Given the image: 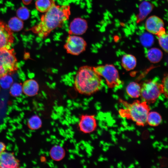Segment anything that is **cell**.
Wrapping results in <instances>:
<instances>
[{
	"mask_svg": "<svg viewBox=\"0 0 168 168\" xmlns=\"http://www.w3.org/2000/svg\"><path fill=\"white\" fill-rule=\"evenodd\" d=\"M51 0L50 7L42 16L40 21L31 29L33 32L41 38L47 36L51 31L63 25L70 15L68 5H57L54 0Z\"/></svg>",
	"mask_w": 168,
	"mask_h": 168,
	"instance_id": "6da1fadb",
	"label": "cell"
},
{
	"mask_svg": "<svg viewBox=\"0 0 168 168\" xmlns=\"http://www.w3.org/2000/svg\"><path fill=\"white\" fill-rule=\"evenodd\" d=\"M74 85L76 90L79 93L91 95L100 88L102 80L93 67L85 66L80 68L77 73Z\"/></svg>",
	"mask_w": 168,
	"mask_h": 168,
	"instance_id": "7a4b0ae2",
	"label": "cell"
},
{
	"mask_svg": "<svg viewBox=\"0 0 168 168\" xmlns=\"http://www.w3.org/2000/svg\"><path fill=\"white\" fill-rule=\"evenodd\" d=\"M119 101L125 108L119 110L121 117L130 118L139 126H143L147 123L150 109L146 102L136 100L130 104L121 99Z\"/></svg>",
	"mask_w": 168,
	"mask_h": 168,
	"instance_id": "3957f363",
	"label": "cell"
},
{
	"mask_svg": "<svg viewBox=\"0 0 168 168\" xmlns=\"http://www.w3.org/2000/svg\"><path fill=\"white\" fill-rule=\"evenodd\" d=\"M141 87L140 96L147 103H153L163 93L162 84L155 79L145 81Z\"/></svg>",
	"mask_w": 168,
	"mask_h": 168,
	"instance_id": "277c9868",
	"label": "cell"
},
{
	"mask_svg": "<svg viewBox=\"0 0 168 168\" xmlns=\"http://www.w3.org/2000/svg\"><path fill=\"white\" fill-rule=\"evenodd\" d=\"M17 68V60L14 49H0V78L11 74Z\"/></svg>",
	"mask_w": 168,
	"mask_h": 168,
	"instance_id": "5b68a950",
	"label": "cell"
},
{
	"mask_svg": "<svg viewBox=\"0 0 168 168\" xmlns=\"http://www.w3.org/2000/svg\"><path fill=\"white\" fill-rule=\"evenodd\" d=\"M93 69L99 75L105 78L109 88L117 87L122 84L118 72L113 65L106 64L93 67Z\"/></svg>",
	"mask_w": 168,
	"mask_h": 168,
	"instance_id": "8992f818",
	"label": "cell"
},
{
	"mask_svg": "<svg viewBox=\"0 0 168 168\" xmlns=\"http://www.w3.org/2000/svg\"><path fill=\"white\" fill-rule=\"evenodd\" d=\"M86 46V42L82 38L71 35L67 38L64 48L68 53L77 55L85 50Z\"/></svg>",
	"mask_w": 168,
	"mask_h": 168,
	"instance_id": "52a82bcc",
	"label": "cell"
},
{
	"mask_svg": "<svg viewBox=\"0 0 168 168\" xmlns=\"http://www.w3.org/2000/svg\"><path fill=\"white\" fill-rule=\"evenodd\" d=\"M14 39L12 33L8 26L0 20V49H10Z\"/></svg>",
	"mask_w": 168,
	"mask_h": 168,
	"instance_id": "ba28073f",
	"label": "cell"
},
{
	"mask_svg": "<svg viewBox=\"0 0 168 168\" xmlns=\"http://www.w3.org/2000/svg\"><path fill=\"white\" fill-rule=\"evenodd\" d=\"M78 123L79 130L85 133L92 132L97 126L96 119L94 115H82Z\"/></svg>",
	"mask_w": 168,
	"mask_h": 168,
	"instance_id": "9c48e42d",
	"label": "cell"
},
{
	"mask_svg": "<svg viewBox=\"0 0 168 168\" xmlns=\"http://www.w3.org/2000/svg\"><path fill=\"white\" fill-rule=\"evenodd\" d=\"M87 27L86 21L82 18L77 17L71 22L68 32L71 35H80L86 32Z\"/></svg>",
	"mask_w": 168,
	"mask_h": 168,
	"instance_id": "30bf717a",
	"label": "cell"
},
{
	"mask_svg": "<svg viewBox=\"0 0 168 168\" xmlns=\"http://www.w3.org/2000/svg\"><path fill=\"white\" fill-rule=\"evenodd\" d=\"M164 26L162 20L155 16L148 17L145 23L146 30L149 33L157 35L164 28Z\"/></svg>",
	"mask_w": 168,
	"mask_h": 168,
	"instance_id": "8fae6325",
	"label": "cell"
},
{
	"mask_svg": "<svg viewBox=\"0 0 168 168\" xmlns=\"http://www.w3.org/2000/svg\"><path fill=\"white\" fill-rule=\"evenodd\" d=\"M19 164L14 155L9 152H3L0 154V167L16 168Z\"/></svg>",
	"mask_w": 168,
	"mask_h": 168,
	"instance_id": "7c38bea8",
	"label": "cell"
},
{
	"mask_svg": "<svg viewBox=\"0 0 168 168\" xmlns=\"http://www.w3.org/2000/svg\"><path fill=\"white\" fill-rule=\"evenodd\" d=\"M22 91L26 95L32 96L36 95L39 89L37 82L33 79H29L25 81L22 86Z\"/></svg>",
	"mask_w": 168,
	"mask_h": 168,
	"instance_id": "4fadbf2b",
	"label": "cell"
},
{
	"mask_svg": "<svg viewBox=\"0 0 168 168\" xmlns=\"http://www.w3.org/2000/svg\"><path fill=\"white\" fill-rule=\"evenodd\" d=\"M136 64V58L134 56L131 54H126L123 56L121 64L127 71H129L134 69Z\"/></svg>",
	"mask_w": 168,
	"mask_h": 168,
	"instance_id": "5bb4252c",
	"label": "cell"
},
{
	"mask_svg": "<svg viewBox=\"0 0 168 168\" xmlns=\"http://www.w3.org/2000/svg\"><path fill=\"white\" fill-rule=\"evenodd\" d=\"M49 155L53 160L59 161L64 157L65 151L63 147L56 145L51 148Z\"/></svg>",
	"mask_w": 168,
	"mask_h": 168,
	"instance_id": "9a60e30c",
	"label": "cell"
},
{
	"mask_svg": "<svg viewBox=\"0 0 168 168\" xmlns=\"http://www.w3.org/2000/svg\"><path fill=\"white\" fill-rule=\"evenodd\" d=\"M141 85L135 82H131L127 86L126 91L128 95L132 98H136L140 96Z\"/></svg>",
	"mask_w": 168,
	"mask_h": 168,
	"instance_id": "2e32d148",
	"label": "cell"
},
{
	"mask_svg": "<svg viewBox=\"0 0 168 168\" xmlns=\"http://www.w3.org/2000/svg\"><path fill=\"white\" fill-rule=\"evenodd\" d=\"M153 8V6L147 1L142 2L139 7V13L138 18L139 21L144 19L151 12Z\"/></svg>",
	"mask_w": 168,
	"mask_h": 168,
	"instance_id": "e0dca14e",
	"label": "cell"
},
{
	"mask_svg": "<svg viewBox=\"0 0 168 168\" xmlns=\"http://www.w3.org/2000/svg\"><path fill=\"white\" fill-rule=\"evenodd\" d=\"M162 121L161 115L154 111L149 112L147 117V123L152 126H156L159 125Z\"/></svg>",
	"mask_w": 168,
	"mask_h": 168,
	"instance_id": "ac0fdd59",
	"label": "cell"
},
{
	"mask_svg": "<svg viewBox=\"0 0 168 168\" xmlns=\"http://www.w3.org/2000/svg\"><path fill=\"white\" fill-rule=\"evenodd\" d=\"M163 54L161 51L156 48H153L148 51L147 57L149 60L154 63L159 62L162 58Z\"/></svg>",
	"mask_w": 168,
	"mask_h": 168,
	"instance_id": "d6986e66",
	"label": "cell"
},
{
	"mask_svg": "<svg viewBox=\"0 0 168 168\" xmlns=\"http://www.w3.org/2000/svg\"><path fill=\"white\" fill-rule=\"evenodd\" d=\"M159 44L161 48L166 53L168 52V35L163 28L157 35Z\"/></svg>",
	"mask_w": 168,
	"mask_h": 168,
	"instance_id": "ffe728a7",
	"label": "cell"
},
{
	"mask_svg": "<svg viewBox=\"0 0 168 168\" xmlns=\"http://www.w3.org/2000/svg\"><path fill=\"white\" fill-rule=\"evenodd\" d=\"M8 27L11 30L15 31H19L23 27V22L19 18L14 17L9 21Z\"/></svg>",
	"mask_w": 168,
	"mask_h": 168,
	"instance_id": "44dd1931",
	"label": "cell"
},
{
	"mask_svg": "<svg viewBox=\"0 0 168 168\" xmlns=\"http://www.w3.org/2000/svg\"><path fill=\"white\" fill-rule=\"evenodd\" d=\"M51 0H37L35 2L36 9L41 12H45L52 5Z\"/></svg>",
	"mask_w": 168,
	"mask_h": 168,
	"instance_id": "7402d4cb",
	"label": "cell"
},
{
	"mask_svg": "<svg viewBox=\"0 0 168 168\" xmlns=\"http://www.w3.org/2000/svg\"><path fill=\"white\" fill-rule=\"evenodd\" d=\"M28 124L30 129L32 130H36L41 127L42 122L39 116L37 115H34L29 119Z\"/></svg>",
	"mask_w": 168,
	"mask_h": 168,
	"instance_id": "603a6c76",
	"label": "cell"
},
{
	"mask_svg": "<svg viewBox=\"0 0 168 168\" xmlns=\"http://www.w3.org/2000/svg\"><path fill=\"white\" fill-rule=\"evenodd\" d=\"M22 87L21 83H15L11 86L10 90L11 95L14 97L21 96L22 92Z\"/></svg>",
	"mask_w": 168,
	"mask_h": 168,
	"instance_id": "cb8c5ba5",
	"label": "cell"
},
{
	"mask_svg": "<svg viewBox=\"0 0 168 168\" xmlns=\"http://www.w3.org/2000/svg\"><path fill=\"white\" fill-rule=\"evenodd\" d=\"M13 82L12 78L9 74L6 75L0 78V85L3 89L9 88Z\"/></svg>",
	"mask_w": 168,
	"mask_h": 168,
	"instance_id": "d4e9b609",
	"label": "cell"
},
{
	"mask_svg": "<svg viewBox=\"0 0 168 168\" xmlns=\"http://www.w3.org/2000/svg\"><path fill=\"white\" fill-rule=\"evenodd\" d=\"M16 14L20 19L26 20L28 18L30 13L29 11L27 8L22 7H20L17 10Z\"/></svg>",
	"mask_w": 168,
	"mask_h": 168,
	"instance_id": "484cf974",
	"label": "cell"
},
{
	"mask_svg": "<svg viewBox=\"0 0 168 168\" xmlns=\"http://www.w3.org/2000/svg\"><path fill=\"white\" fill-rule=\"evenodd\" d=\"M141 39L143 44H147V43H149V44H150L153 42V37L151 34L146 33L141 36Z\"/></svg>",
	"mask_w": 168,
	"mask_h": 168,
	"instance_id": "4316f807",
	"label": "cell"
},
{
	"mask_svg": "<svg viewBox=\"0 0 168 168\" xmlns=\"http://www.w3.org/2000/svg\"><path fill=\"white\" fill-rule=\"evenodd\" d=\"M168 75L166 74L163 77L162 82V85L163 90V93L167 98L168 96Z\"/></svg>",
	"mask_w": 168,
	"mask_h": 168,
	"instance_id": "83f0119b",
	"label": "cell"
},
{
	"mask_svg": "<svg viewBox=\"0 0 168 168\" xmlns=\"http://www.w3.org/2000/svg\"><path fill=\"white\" fill-rule=\"evenodd\" d=\"M5 148V145L4 143L0 142V154L4 151Z\"/></svg>",
	"mask_w": 168,
	"mask_h": 168,
	"instance_id": "f1b7e54d",
	"label": "cell"
},
{
	"mask_svg": "<svg viewBox=\"0 0 168 168\" xmlns=\"http://www.w3.org/2000/svg\"><path fill=\"white\" fill-rule=\"evenodd\" d=\"M32 0H22L24 4L26 5H28L30 4Z\"/></svg>",
	"mask_w": 168,
	"mask_h": 168,
	"instance_id": "f546056e",
	"label": "cell"
},
{
	"mask_svg": "<svg viewBox=\"0 0 168 168\" xmlns=\"http://www.w3.org/2000/svg\"><path fill=\"white\" fill-rule=\"evenodd\" d=\"M76 122H78L79 121V119L78 118L75 117L74 119H73Z\"/></svg>",
	"mask_w": 168,
	"mask_h": 168,
	"instance_id": "4dcf8cb0",
	"label": "cell"
},
{
	"mask_svg": "<svg viewBox=\"0 0 168 168\" xmlns=\"http://www.w3.org/2000/svg\"><path fill=\"white\" fill-rule=\"evenodd\" d=\"M50 138L51 139H55L56 138L55 136L52 135L50 136Z\"/></svg>",
	"mask_w": 168,
	"mask_h": 168,
	"instance_id": "1f68e13d",
	"label": "cell"
},
{
	"mask_svg": "<svg viewBox=\"0 0 168 168\" xmlns=\"http://www.w3.org/2000/svg\"><path fill=\"white\" fill-rule=\"evenodd\" d=\"M69 156L71 159H74L75 158L74 156L72 154H70Z\"/></svg>",
	"mask_w": 168,
	"mask_h": 168,
	"instance_id": "d6a6232c",
	"label": "cell"
},
{
	"mask_svg": "<svg viewBox=\"0 0 168 168\" xmlns=\"http://www.w3.org/2000/svg\"><path fill=\"white\" fill-rule=\"evenodd\" d=\"M80 148L82 150H84L85 147L84 146V145H82L80 146Z\"/></svg>",
	"mask_w": 168,
	"mask_h": 168,
	"instance_id": "836d02e7",
	"label": "cell"
},
{
	"mask_svg": "<svg viewBox=\"0 0 168 168\" xmlns=\"http://www.w3.org/2000/svg\"><path fill=\"white\" fill-rule=\"evenodd\" d=\"M85 162V160H84V159H82L81 160V163L82 164L84 163Z\"/></svg>",
	"mask_w": 168,
	"mask_h": 168,
	"instance_id": "e575fe53",
	"label": "cell"
},
{
	"mask_svg": "<svg viewBox=\"0 0 168 168\" xmlns=\"http://www.w3.org/2000/svg\"><path fill=\"white\" fill-rule=\"evenodd\" d=\"M55 124V122L54 121H52L51 122V124L52 126L54 125V124Z\"/></svg>",
	"mask_w": 168,
	"mask_h": 168,
	"instance_id": "d590c367",
	"label": "cell"
},
{
	"mask_svg": "<svg viewBox=\"0 0 168 168\" xmlns=\"http://www.w3.org/2000/svg\"><path fill=\"white\" fill-rule=\"evenodd\" d=\"M46 156H49V152H46Z\"/></svg>",
	"mask_w": 168,
	"mask_h": 168,
	"instance_id": "8d00e7d4",
	"label": "cell"
},
{
	"mask_svg": "<svg viewBox=\"0 0 168 168\" xmlns=\"http://www.w3.org/2000/svg\"><path fill=\"white\" fill-rule=\"evenodd\" d=\"M46 140L48 142H50L51 141V139L50 138H47Z\"/></svg>",
	"mask_w": 168,
	"mask_h": 168,
	"instance_id": "74e56055",
	"label": "cell"
},
{
	"mask_svg": "<svg viewBox=\"0 0 168 168\" xmlns=\"http://www.w3.org/2000/svg\"><path fill=\"white\" fill-rule=\"evenodd\" d=\"M69 152L70 153H72V150H71V149H69Z\"/></svg>",
	"mask_w": 168,
	"mask_h": 168,
	"instance_id": "f35d334b",
	"label": "cell"
},
{
	"mask_svg": "<svg viewBox=\"0 0 168 168\" xmlns=\"http://www.w3.org/2000/svg\"><path fill=\"white\" fill-rule=\"evenodd\" d=\"M63 144L61 142V143L59 145H60V146H61L63 147Z\"/></svg>",
	"mask_w": 168,
	"mask_h": 168,
	"instance_id": "ab89813d",
	"label": "cell"
},
{
	"mask_svg": "<svg viewBox=\"0 0 168 168\" xmlns=\"http://www.w3.org/2000/svg\"><path fill=\"white\" fill-rule=\"evenodd\" d=\"M78 155L80 157H82L83 156V155L82 154H79Z\"/></svg>",
	"mask_w": 168,
	"mask_h": 168,
	"instance_id": "60d3db41",
	"label": "cell"
},
{
	"mask_svg": "<svg viewBox=\"0 0 168 168\" xmlns=\"http://www.w3.org/2000/svg\"><path fill=\"white\" fill-rule=\"evenodd\" d=\"M71 130H72V127H71V126H69V128Z\"/></svg>",
	"mask_w": 168,
	"mask_h": 168,
	"instance_id": "b9f144b4",
	"label": "cell"
},
{
	"mask_svg": "<svg viewBox=\"0 0 168 168\" xmlns=\"http://www.w3.org/2000/svg\"><path fill=\"white\" fill-rule=\"evenodd\" d=\"M56 131V129L55 128H54L53 129V131L54 132H55Z\"/></svg>",
	"mask_w": 168,
	"mask_h": 168,
	"instance_id": "7bdbcfd3",
	"label": "cell"
},
{
	"mask_svg": "<svg viewBox=\"0 0 168 168\" xmlns=\"http://www.w3.org/2000/svg\"><path fill=\"white\" fill-rule=\"evenodd\" d=\"M47 132L48 134H49L50 133V131L49 130H48Z\"/></svg>",
	"mask_w": 168,
	"mask_h": 168,
	"instance_id": "ee69618b",
	"label": "cell"
},
{
	"mask_svg": "<svg viewBox=\"0 0 168 168\" xmlns=\"http://www.w3.org/2000/svg\"><path fill=\"white\" fill-rule=\"evenodd\" d=\"M83 167L84 168H86V165H83Z\"/></svg>",
	"mask_w": 168,
	"mask_h": 168,
	"instance_id": "f6af8a7d",
	"label": "cell"
},
{
	"mask_svg": "<svg viewBox=\"0 0 168 168\" xmlns=\"http://www.w3.org/2000/svg\"><path fill=\"white\" fill-rule=\"evenodd\" d=\"M55 126L57 127L58 126V124H55Z\"/></svg>",
	"mask_w": 168,
	"mask_h": 168,
	"instance_id": "bcb514c9",
	"label": "cell"
},
{
	"mask_svg": "<svg viewBox=\"0 0 168 168\" xmlns=\"http://www.w3.org/2000/svg\"></svg>",
	"mask_w": 168,
	"mask_h": 168,
	"instance_id": "7dc6e473",
	"label": "cell"
}]
</instances>
